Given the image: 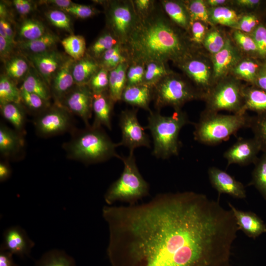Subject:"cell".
Listing matches in <instances>:
<instances>
[{
  "label": "cell",
  "instance_id": "6da1fadb",
  "mask_svg": "<svg viewBox=\"0 0 266 266\" xmlns=\"http://www.w3.org/2000/svg\"><path fill=\"white\" fill-rule=\"evenodd\" d=\"M113 266H206L225 241L218 212L202 194L164 193L148 202L105 205Z\"/></svg>",
  "mask_w": 266,
  "mask_h": 266
},
{
  "label": "cell",
  "instance_id": "7a4b0ae2",
  "mask_svg": "<svg viewBox=\"0 0 266 266\" xmlns=\"http://www.w3.org/2000/svg\"><path fill=\"white\" fill-rule=\"evenodd\" d=\"M129 59L177 64L193 52L187 32L175 25L164 12L159 1L138 23L124 46Z\"/></svg>",
  "mask_w": 266,
  "mask_h": 266
},
{
  "label": "cell",
  "instance_id": "3957f363",
  "mask_svg": "<svg viewBox=\"0 0 266 266\" xmlns=\"http://www.w3.org/2000/svg\"><path fill=\"white\" fill-rule=\"evenodd\" d=\"M71 138L63 144L66 157L85 164L104 162L116 157L119 158L114 143L102 127L90 125L83 129H75Z\"/></svg>",
  "mask_w": 266,
  "mask_h": 266
},
{
  "label": "cell",
  "instance_id": "277c9868",
  "mask_svg": "<svg viewBox=\"0 0 266 266\" xmlns=\"http://www.w3.org/2000/svg\"><path fill=\"white\" fill-rule=\"evenodd\" d=\"M190 123L187 114L175 110L170 116H163L160 111H151L148 116V129L153 139L152 154L157 158L166 159L179 154L181 143L179 134L182 128Z\"/></svg>",
  "mask_w": 266,
  "mask_h": 266
},
{
  "label": "cell",
  "instance_id": "5b68a950",
  "mask_svg": "<svg viewBox=\"0 0 266 266\" xmlns=\"http://www.w3.org/2000/svg\"><path fill=\"white\" fill-rule=\"evenodd\" d=\"M251 117L246 114L201 113L194 123V139L204 145H217L235 135L241 129L249 128Z\"/></svg>",
  "mask_w": 266,
  "mask_h": 266
},
{
  "label": "cell",
  "instance_id": "8992f818",
  "mask_svg": "<svg viewBox=\"0 0 266 266\" xmlns=\"http://www.w3.org/2000/svg\"><path fill=\"white\" fill-rule=\"evenodd\" d=\"M124 164L123 170L115 181L109 187L104 195L108 205L116 201L136 204L139 200L149 194V185L143 178L136 165L133 153L127 157L120 156Z\"/></svg>",
  "mask_w": 266,
  "mask_h": 266
},
{
  "label": "cell",
  "instance_id": "52a82bcc",
  "mask_svg": "<svg viewBox=\"0 0 266 266\" xmlns=\"http://www.w3.org/2000/svg\"><path fill=\"white\" fill-rule=\"evenodd\" d=\"M203 97L196 88L173 72L153 87V100L158 111L166 106H172L175 110L181 109L187 102Z\"/></svg>",
  "mask_w": 266,
  "mask_h": 266
},
{
  "label": "cell",
  "instance_id": "ba28073f",
  "mask_svg": "<svg viewBox=\"0 0 266 266\" xmlns=\"http://www.w3.org/2000/svg\"><path fill=\"white\" fill-rule=\"evenodd\" d=\"M104 9L106 28L123 46L127 43L139 18L132 0H97Z\"/></svg>",
  "mask_w": 266,
  "mask_h": 266
},
{
  "label": "cell",
  "instance_id": "9c48e42d",
  "mask_svg": "<svg viewBox=\"0 0 266 266\" xmlns=\"http://www.w3.org/2000/svg\"><path fill=\"white\" fill-rule=\"evenodd\" d=\"M243 89L233 80L218 84L204 97L207 107L204 112L218 113L219 111L226 110L233 114H243L242 113Z\"/></svg>",
  "mask_w": 266,
  "mask_h": 266
},
{
  "label": "cell",
  "instance_id": "30bf717a",
  "mask_svg": "<svg viewBox=\"0 0 266 266\" xmlns=\"http://www.w3.org/2000/svg\"><path fill=\"white\" fill-rule=\"evenodd\" d=\"M70 113L61 105L54 104L35 116L33 125L37 135L48 137L68 132L76 128Z\"/></svg>",
  "mask_w": 266,
  "mask_h": 266
},
{
  "label": "cell",
  "instance_id": "8fae6325",
  "mask_svg": "<svg viewBox=\"0 0 266 266\" xmlns=\"http://www.w3.org/2000/svg\"><path fill=\"white\" fill-rule=\"evenodd\" d=\"M137 111V108L125 109L119 116L122 139L118 145L127 147L130 153H133L134 150L139 147H150L149 137L139 123Z\"/></svg>",
  "mask_w": 266,
  "mask_h": 266
},
{
  "label": "cell",
  "instance_id": "7c38bea8",
  "mask_svg": "<svg viewBox=\"0 0 266 266\" xmlns=\"http://www.w3.org/2000/svg\"><path fill=\"white\" fill-rule=\"evenodd\" d=\"M93 93L87 85H75L64 98L60 105L70 113L80 117L85 126H90L89 119L93 112Z\"/></svg>",
  "mask_w": 266,
  "mask_h": 266
},
{
  "label": "cell",
  "instance_id": "4fadbf2b",
  "mask_svg": "<svg viewBox=\"0 0 266 266\" xmlns=\"http://www.w3.org/2000/svg\"><path fill=\"white\" fill-rule=\"evenodd\" d=\"M195 84L204 97L211 89V70L208 64L193 52L176 65Z\"/></svg>",
  "mask_w": 266,
  "mask_h": 266
},
{
  "label": "cell",
  "instance_id": "5bb4252c",
  "mask_svg": "<svg viewBox=\"0 0 266 266\" xmlns=\"http://www.w3.org/2000/svg\"><path fill=\"white\" fill-rule=\"evenodd\" d=\"M260 151V144L254 137L250 138H239L224 152L223 157L227 162V166L233 164L245 166L254 164Z\"/></svg>",
  "mask_w": 266,
  "mask_h": 266
},
{
  "label": "cell",
  "instance_id": "9a60e30c",
  "mask_svg": "<svg viewBox=\"0 0 266 266\" xmlns=\"http://www.w3.org/2000/svg\"><path fill=\"white\" fill-rule=\"evenodd\" d=\"M208 176L211 186L218 193V199L222 194L242 199L246 197L244 185L226 171L215 166L208 169Z\"/></svg>",
  "mask_w": 266,
  "mask_h": 266
},
{
  "label": "cell",
  "instance_id": "2e32d148",
  "mask_svg": "<svg viewBox=\"0 0 266 266\" xmlns=\"http://www.w3.org/2000/svg\"><path fill=\"white\" fill-rule=\"evenodd\" d=\"M35 243L19 226H11L3 233L0 250H7L21 258L28 257Z\"/></svg>",
  "mask_w": 266,
  "mask_h": 266
},
{
  "label": "cell",
  "instance_id": "e0dca14e",
  "mask_svg": "<svg viewBox=\"0 0 266 266\" xmlns=\"http://www.w3.org/2000/svg\"><path fill=\"white\" fill-rule=\"evenodd\" d=\"M74 61L69 57H66L51 80L50 88L54 104L60 105L64 98L76 85L72 73Z\"/></svg>",
  "mask_w": 266,
  "mask_h": 266
},
{
  "label": "cell",
  "instance_id": "ac0fdd59",
  "mask_svg": "<svg viewBox=\"0 0 266 266\" xmlns=\"http://www.w3.org/2000/svg\"><path fill=\"white\" fill-rule=\"evenodd\" d=\"M27 57L49 86L53 76L66 58L55 49L40 54L27 55Z\"/></svg>",
  "mask_w": 266,
  "mask_h": 266
},
{
  "label": "cell",
  "instance_id": "d6986e66",
  "mask_svg": "<svg viewBox=\"0 0 266 266\" xmlns=\"http://www.w3.org/2000/svg\"><path fill=\"white\" fill-rule=\"evenodd\" d=\"M240 55L231 40L227 38L225 46L213 57V78H221L239 62Z\"/></svg>",
  "mask_w": 266,
  "mask_h": 266
},
{
  "label": "cell",
  "instance_id": "ffe728a7",
  "mask_svg": "<svg viewBox=\"0 0 266 266\" xmlns=\"http://www.w3.org/2000/svg\"><path fill=\"white\" fill-rule=\"evenodd\" d=\"M228 205L239 230L242 231L247 236L255 239L266 233V224L256 214L238 210L230 202H228Z\"/></svg>",
  "mask_w": 266,
  "mask_h": 266
},
{
  "label": "cell",
  "instance_id": "44dd1931",
  "mask_svg": "<svg viewBox=\"0 0 266 266\" xmlns=\"http://www.w3.org/2000/svg\"><path fill=\"white\" fill-rule=\"evenodd\" d=\"M24 135L3 123L0 124V153L6 158L14 159L23 152Z\"/></svg>",
  "mask_w": 266,
  "mask_h": 266
},
{
  "label": "cell",
  "instance_id": "7402d4cb",
  "mask_svg": "<svg viewBox=\"0 0 266 266\" xmlns=\"http://www.w3.org/2000/svg\"><path fill=\"white\" fill-rule=\"evenodd\" d=\"M115 103L108 91L93 93L92 110L94 120L92 125L104 126L111 130V119Z\"/></svg>",
  "mask_w": 266,
  "mask_h": 266
},
{
  "label": "cell",
  "instance_id": "603a6c76",
  "mask_svg": "<svg viewBox=\"0 0 266 266\" xmlns=\"http://www.w3.org/2000/svg\"><path fill=\"white\" fill-rule=\"evenodd\" d=\"M153 100V87L141 84L126 86L121 96L126 103L150 112L149 105Z\"/></svg>",
  "mask_w": 266,
  "mask_h": 266
},
{
  "label": "cell",
  "instance_id": "cb8c5ba5",
  "mask_svg": "<svg viewBox=\"0 0 266 266\" xmlns=\"http://www.w3.org/2000/svg\"><path fill=\"white\" fill-rule=\"evenodd\" d=\"M159 2L166 15L177 27L187 32L191 19L184 1L161 0Z\"/></svg>",
  "mask_w": 266,
  "mask_h": 266
},
{
  "label": "cell",
  "instance_id": "d4e9b609",
  "mask_svg": "<svg viewBox=\"0 0 266 266\" xmlns=\"http://www.w3.org/2000/svg\"><path fill=\"white\" fill-rule=\"evenodd\" d=\"M100 68L98 61L86 53L82 58L75 61L73 64L72 73L75 85H88Z\"/></svg>",
  "mask_w": 266,
  "mask_h": 266
},
{
  "label": "cell",
  "instance_id": "484cf974",
  "mask_svg": "<svg viewBox=\"0 0 266 266\" xmlns=\"http://www.w3.org/2000/svg\"><path fill=\"white\" fill-rule=\"evenodd\" d=\"M59 40L58 36L47 32L37 39L17 42L16 46L27 55L37 54L54 49Z\"/></svg>",
  "mask_w": 266,
  "mask_h": 266
},
{
  "label": "cell",
  "instance_id": "4316f807",
  "mask_svg": "<svg viewBox=\"0 0 266 266\" xmlns=\"http://www.w3.org/2000/svg\"><path fill=\"white\" fill-rule=\"evenodd\" d=\"M243 97L242 114L249 110L257 115L266 114V92L254 85L243 89Z\"/></svg>",
  "mask_w": 266,
  "mask_h": 266
},
{
  "label": "cell",
  "instance_id": "83f0119b",
  "mask_svg": "<svg viewBox=\"0 0 266 266\" xmlns=\"http://www.w3.org/2000/svg\"><path fill=\"white\" fill-rule=\"evenodd\" d=\"M129 61L120 64L109 71L108 92L115 102L121 101L122 93L127 85V71Z\"/></svg>",
  "mask_w": 266,
  "mask_h": 266
},
{
  "label": "cell",
  "instance_id": "f1b7e54d",
  "mask_svg": "<svg viewBox=\"0 0 266 266\" xmlns=\"http://www.w3.org/2000/svg\"><path fill=\"white\" fill-rule=\"evenodd\" d=\"M20 88L28 92L37 94L48 101H50V99L52 98L50 86L32 65L28 73L23 80Z\"/></svg>",
  "mask_w": 266,
  "mask_h": 266
},
{
  "label": "cell",
  "instance_id": "f546056e",
  "mask_svg": "<svg viewBox=\"0 0 266 266\" xmlns=\"http://www.w3.org/2000/svg\"><path fill=\"white\" fill-rule=\"evenodd\" d=\"M0 106L2 116L13 126L14 130L25 135L26 116L23 105L9 102L1 104Z\"/></svg>",
  "mask_w": 266,
  "mask_h": 266
},
{
  "label": "cell",
  "instance_id": "4dcf8cb0",
  "mask_svg": "<svg viewBox=\"0 0 266 266\" xmlns=\"http://www.w3.org/2000/svg\"><path fill=\"white\" fill-rule=\"evenodd\" d=\"M26 57L13 55L4 61L5 74L17 84L24 79L32 66Z\"/></svg>",
  "mask_w": 266,
  "mask_h": 266
},
{
  "label": "cell",
  "instance_id": "1f68e13d",
  "mask_svg": "<svg viewBox=\"0 0 266 266\" xmlns=\"http://www.w3.org/2000/svg\"><path fill=\"white\" fill-rule=\"evenodd\" d=\"M145 64L143 83L152 87L164 77L173 72L166 62L150 60L145 62Z\"/></svg>",
  "mask_w": 266,
  "mask_h": 266
},
{
  "label": "cell",
  "instance_id": "d6a6232c",
  "mask_svg": "<svg viewBox=\"0 0 266 266\" xmlns=\"http://www.w3.org/2000/svg\"><path fill=\"white\" fill-rule=\"evenodd\" d=\"M34 266H77V265L74 258L65 251L54 249L43 254Z\"/></svg>",
  "mask_w": 266,
  "mask_h": 266
},
{
  "label": "cell",
  "instance_id": "836d02e7",
  "mask_svg": "<svg viewBox=\"0 0 266 266\" xmlns=\"http://www.w3.org/2000/svg\"><path fill=\"white\" fill-rule=\"evenodd\" d=\"M119 43L115 35L105 28L89 48L87 49L86 53L98 61L104 52Z\"/></svg>",
  "mask_w": 266,
  "mask_h": 266
},
{
  "label": "cell",
  "instance_id": "e575fe53",
  "mask_svg": "<svg viewBox=\"0 0 266 266\" xmlns=\"http://www.w3.org/2000/svg\"><path fill=\"white\" fill-rule=\"evenodd\" d=\"M9 102L21 103L20 89L15 82L2 74L0 77V105Z\"/></svg>",
  "mask_w": 266,
  "mask_h": 266
},
{
  "label": "cell",
  "instance_id": "d590c367",
  "mask_svg": "<svg viewBox=\"0 0 266 266\" xmlns=\"http://www.w3.org/2000/svg\"><path fill=\"white\" fill-rule=\"evenodd\" d=\"M61 42L66 53L74 61L81 59L86 53V40L82 35L72 34Z\"/></svg>",
  "mask_w": 266,
  "mask_h": 266
},
{
  "label": "cell",
  "instance_id": "8d00e7d4",
  "mask_svg": "<svg viewBox=\"0 0 266 266\" xmlns=\"http://www.w3.org/2000/svg\"><path fill=\"white\" fill-rule=\"evenodd\" d=\"M254 165L252 178L248 185L254 186L266 200V152H263Z\"/></svg>",
  "mask_w": 266,
  "mask_h": 266
},
{
  "label": "cell",
  "instance_id": "74e56055",
  "mask_svg": "<svg viewBox=\"0 0 266 266\" xmlns=\"http://www.w3.org/2000/svg\"><path fill=\"white\" fill-rule=\"evenodd\" d=\"M208 13L210 22L234 28L240 19L234 10L222 6L210 8Z\"/></svg>",
  "mask_w": 266,
  "mask_h": 266
},
{
  "label": "cell",
  "instance_id": "f35d334b",
  "mask_svg": "<svg viewBox=\"0 0 266 266\" xmlns=\"http://www.w3.org/2000/svg\"><path fill=\"white\" fill-rule=\"evenodd\" d=\"M263 64L251 59L238 62L232 69L233 73L239 78L254 84Z\"/></svg>",
  "mask_w": 266,
  "mask_h": 266
},
{
  "label": "cell",
  "instance_id": "ab89813d",
  "mask_svg": "<svg viewBox=\"0 0 266 266\" xmlns=\"http://www.w3.org/2000/svg\"><path fill=\"white\" fill-rule=\"evenodd\" d=\"M47 32L43 23L34 19H25L19 29V35L22 39V41H30L37 39Z\"/></svg>",
  "mask_w": 266,
  "mask_h": 266
},
{
  "label": "cell",
  "instance_id": "60d3db41",
  "mask_svg": "<svg viewBox=\"0 0 266 266\" xmlns=\"http://www.w3.org/2000/svg\"><path fill=\"white\" fill-rule=\"evenodd\" d=\"M21 104L35 116L50 106V101L46 100L39 95L20 89Z\"/></svg>",
  "mask_w": 266,
  "mask_h": 266
},
{
  "label": "cell",
  "instance_id": "b9f144b4",
  "mask_svg": "<svg viewBox=\"0 0 266 266\" xmlns=\"http://www.w3.org/2000/svg\"><path fill=\"white\" fill-rule=\"evenodd\" d=\"M249 128L259 143L261 151L266 152V114L251 117Z\"/></svg>",
  "mask_w": 266,
  "mask_h": 266
},
{
  "label": "cell",
  "instance_id": "7bdbcfd3",
  "mask_svg": "<svg viewBox=\"0 0 266 266\" xmlns=\"http://www.w3.org/2000/svg\"><path fill=\"white\" fill-rule=\"evenodd\" d=\"M145 70L144 62L130 58L127 71V85H135L143 83Z\"/></svg>",
  "mask_w": 266,
  "mask_h": 266
},
{
  "label": "cell",
  "instance_id": "ee69618b",
  "mask_svg": "<svg viewBox=\"0 0 266 266\" xmlns=\"http://www.w3.org/2000/svg\"><path fill=\"white\" fill-rule=\"evenodd\" d=\"M184 2L189 12L192 22L200 21L205 23L210 22L208 9L203 0H191Z\"/></svg>",
  "mask_w": 266,
  "mask_h": 266
},
{
  "label": "cell",
  "instance_id": "f6af8a7d",
  "mask_svg": "<svg viewBox=\"0 0 266 266\" xmlns=\"http://www.w3.org/2000/svg\"><path fill=\"white\" fill-rule=\"evenodd\" d=\"M47 19L54 27L72 33L71 21L67 13L59 9H53L45 13Z\"/></svg>",
  "mask_w": 266,
  "mask_h": 266
},
{
  "label": "cell",
  "instance_id": "bcb514c9",
  "mask_svg": "<svg viewBox=\"0 0 266 266\" xmlns=\"http://www.w3.org/2000/svg\"><path fill=\"white\" fill-rule=\"evenodd\" d=\"M87 85L93 93L108 91L109 71L100 67L92 77Z\"/></svg>",
  "mask_w": 266,
  "mask_h": 266
},
{
  "label": "cell",
  "instance_id": "7dc6e473",
  "mask_svg": "<svg viewBox=\"0 0 266 266\" xmlns=\"http://www.w3.org/2000/svg\"><path fill=\"white\" fill-rule=\"evenodd\" d=\"M226 42V39H225L221 33L214 30L206 33L202 43L210 53L214 55L223 48Z\"/></svg>",
  "mask_w": 266,
  "mask_h": 266
},
{
  "label": "cell",
  "instance_id": "c3c4849f",
  "mask_svg": "<svg viewBox=\"0 0 266 266\" xmlns=\"http://www.w3.org/2000/svg\"><path fill=\"white\" fill-rule=\"evenodd\" d=\"M233 38L243 51L259 57L257 46L250 34L236 30L233 32Z\"/></svg>",
  "mask_w": 266,
  "mask_h": 266
},
{
  "label": "cell",
  "instance_id": "681fc988",
  "mask_svg": "<svg viewBox=\"0 0 266 266\" xmlns=\"http://www.w3.org/2000/svg\"><path fill=\"white\" fill-rule=\"evenodd\" d=\"M62 10L68 14L82 19L92 17L100 12L99 9L93 5L75 3L67 8L62 9Z\"/></svg>",
  "mask_w": 266,
  "mask_h": 266
},
{
  "label": "cell",
  "instance_id": "f907efd6",
  "mask_svg": "<svg viewBox=\"0 0 266 266\" xmlns=\"http://www.w3.org/2000/svg\"><path fill=\"white\" fill-rule=\"evenodd\" d=\"M262 24L260 17L255 13H248L240 17L235 28L246 33H250Z\"/></svg>",
  "mask_w": 266,
  "mask_h": 266
},
{
  "label": "cell",
  "instance_id": "816d5d0a",
  "mask_svg": "<svg viewBox=\"0 0 266 266\" xmlns=\"http://www.w3.org/2000/svg\"><path fill=\"white\" fill-rule=\"evenodd\" d=\"M258 49L259 58L266 60V26L259 25L250 34Z\"/></svg>",
  "mask_w": 266,
  "mask_h": 266
},
{
  "label": "cell",
  "instance_id": "f5cc1de1",
  "mask_svg": "<svg viewBox=\"0 0 266 266\" xmlns=\"http://www.w3.org/2000/svg\"><path fill=\"white\" fill-rule=\"evenodd\" d=\"M188 33L189 34V36H188V39L191 45L192 43L200 44L202 43L206 34V27L202 22L193 21L187 33Z\"/></svg>",
  "mask_w": 266,
  "mask_h": 266
},
{
  "label": "cell",
  "instance_id": "db71d44e",
  "mask_svg": "<svg viewBox=\"0 0 266 266\" xmlns=\"http://www.w3.org/2000/svg\"><path fill=\"white\" fill-rule=\"evenodd\" d=\"M135 11L139 18L149 15L154 9L157 1L155 0H132Z\"/></svg>",
  "mask_w": 266,
  "mask_h": 266
},
{
  "label": "cell",
  "instance_id": "11a10c76",
  "mask_svg": "<svg viewBox=\"0 0 266 266\" xmlns=\"http://www.w3.org/2000/svg\"><path fill=\"white\" fill-rule=\"evenodd\" d=\"M12 3L16 12L22 17L30 14L36 6L34 1L29 0H13Z\"/></svg>",
  "mask_w": 266,
  "mask_h": 266
},
{
  "label": "cell",
  "instance_id": "9f6ffc18",
  "mask_svg": "<svg viewBox=\"0 0 266 266\" xmlns=\"http://www.w3.org/2000/svg\"><path fill=\"white\" fill-rule=\"evenodd\" d=\"M12 23L7 20L0 18V35L16 46L17 42L15 40V33Z\"/></svg>",
  "mask_w": 266,
  "mask_h": 266
},
{
  "label": "cell",
  "instance_id": "6f0895ef",
  "mask_svg": "<svg viewBox=\"0 0 266 266\" xmlns=\"http://www.w3.org/2000/svg\"><path fill=\"white\" fill-rule=\"evenodd\" d=\"M14 46H16L0 35V56L2 61H5L13 55Z\"/></svg>",
  "mask_w": 266,
  "mask_h": 266
},
{
  "label": "cell",
  "instance_id": "680465c9",
  "mask_svg": "<svg viewBox=\"0 0 266 266\" xmlns=\"http://www.w3.org/2000/svg\"><path fill=\"white\" fill-rule=\"evenodd\" d=\"M38 3L40 4L51 6L61 10L67 8L74 3L70 0H44L38 1Z\"/></svg>",
  "mask_w": 266,
  "mask_h": 266
},
{
  "label": "cell",
  "instance_id": "91938a15",
  "mask_svg": "<svg viewBox=\"0 0 266 266\" xmlns=\"http://www.w3.org/2000/svg\"><path fill=\"white\" fill-rule=\"evenodd\" d=\"M13 256V254L8 251L0 250V266H18Z\"/></svg>",
  "mask_w": 266,
  "mask_h": 266
},
{
  "label": "cell",
  "instance_id": "94428289",
  "mask_svg": "<svg viewBox=\"0 0 266 266\" xmlns=\"http://www.w3.org/2000/svg\"><path fill=\"white\" fill-rule=\"evenodd\" d=\"M12 174L11 168L7 161L0 163V181L3 182L8 179Z\"/></svg>",
  "mask_w": 266,
  "mask_h": 266
},
{
  "label": "cell",
  "instance_id": "6125c7cd",
  "mask_svg": "<svg viewBox=\"0 0 266 266\" xmlns=\"http://www.w3.org/2000/svg\"><path fill=\"white\" fill-rule=\"evenodd\" d=\"M235 3L240 6L254 9L258 8L262 2L259 0H238Z\"/></svg>",
  "mask_w": 266,
  "mask_h": 266
},
{
  "label": "cell",
  "instance_id": "be15d7a7",
  "mask_svg": "<svg viewBox=\"0 0 266 266\" xmlns=\"http://www.w3.org/2000/svg\"><path fill=\"white\" fill-rule=\"evenodd\" d=\"M254 85L266 92V72L260 71Z\"/></svg>",
  "mask_w": 266,
  "mask_h": 266
},
{
  "label": "cell",
  "instance_id": "e7e4bbea",
  "mask_svg": "<svg viewBox=\"0 0 266 266\" xmlns=\"http://www.w3.org/2000/svg\"><path fill=\"white\" fill-rule=\"evenodd\" d=\"M0 18L7 20L12 23V18L9 13V9L3 1L0 2Z\"/></svg>",
  "mask_w": 266,
  "mask_h": 266
},
{
  "label": "cell",
  "instance_id": "03108f58",
  "mask_svg": "<svg viewBox=\"0 0 266 266\" xmlns=\"http://www.w3.org/2000/svg\"><path fill=\"white\" fill-rule=\"evenodd\" d=\"M226 1L225 0H208L206 1V3L212 8L221 6Z\"/></svg>",
  "mask_w": 266,
  "mask_h": 266
},
{
  "label": "cell",
  "instance_id": "003e7915",
  "mask_svg": "<svg viewBox=\"0 0 266 266\" xmlns=\"http://www.w3.org/2000/svg\"><path fill=\"white\" fill-rule=\"evenodd\" d=\"M261 71L266 72V62L263 64Z\"/></svg>",
  "mask_w": 266,
  "mask_h": 266
}]
</instances>
